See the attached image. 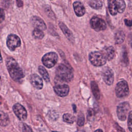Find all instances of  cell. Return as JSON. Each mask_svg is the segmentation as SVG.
Returning <instances> with one entry per match:
<instances>
[{
	"label": "cell",
	"instance_id": "6da1fadb",
	"mask_svg": "<svg viewBox=\"0 0 132 132\" xmlns=\"http://www.w3.org/2000/svg\"><path fill=\"white\" fill-rule=\"evenodd\" d=\"M6 64L9 75L14 81H20L24 77L23 70L14 58H8L6 59Z\"/></svg>",
	"mask_w": 132,
	"mask_h": 132
},
{
	"label": "cell",
	"instance_id": "7a4b0ae2",
	"mask_svg": "<svg viewBox=\"0 0 132 132\" xmlns=\"http://www.w3.org/2000/svg\"><path fill=\"white\" fill-rule=\"evenodd\" d=\"M72 70L68 66L61 64L56 68V76L57 80L62 82H70L73 77Z\"/></svg>",
	"mask_w": 132,
	"mask_h": 132
},
{
	"label": "cell",
	"instance_id": "3957f363",
	"mask_svg": "<svg viewBox=\"0 0 132 132\" xmlns=\"http://www.w3.org/2000/svg\"><path fill=\"white\" fill-rule=\"evenodd\" d=\"M89 59L91 64L95 67L104 65L107 60L104 55L98 52L90 53L89 55Z\"/></svg>",
	"mask_w": 132,
	"mask_h": 132
},
{
	"label": "cell",
	"instance_id": "277c9868",
	"mask_svg": "<svg viewBox=\"0 0 132 132\" xmlns=\"http://www.w3.org/2000/svg\"><path fill=\"white\" fill-rule=\"evenodd\" d=\"M115 92L118 97L122 98L126 96L129 93L128 85L126 80L120 81L116 85Z\"/></svg>",
	"mask_w": 132,
	"mask_h": 132
},
{
	"label": "cell",
	"instance_id": "5b68a950",
	"mask_svg": "<svg viewBox=\"0 0 132 132\" xmlns=\"http://www.w3.org/2000/svg\"><path fill=\"white\" fill-rule=\"evenodd\" d=\"M58 61V56L56 53L50 52L45 54L42 58L43 64L48 68H51L55 66Z\"/></svg>",
	"mask_w": 132,
	"mask_h": 132
},
{
	"label": "cell",
	"instance_id": "8992f818",
	"mask_svg": "<svg viewBox=\"0 0 132 132\" xmlns=\"http://www.w3.org/2000/svg\"><path fill=\"white\" fill-rule=\"evenodd\" d=\"M130 108V106L127 102L120 103L117 107V113L119 119L121 121H125Z\"/></svg>",
	"mask_w": 132,
	"mask_h": 132
},
{
	"label": "cell",
	"instance_id": "52a82bcc",
	"mask_svg": "<svg viewBox=\"0 0 132 132\" xmlns=\"http://www.w3.org/2000/svg\"><path fill=\"white\" fill-rule=\"evenodd\" d=\"M90 24L91 27L95 31H100L105 30L107 25L104 20L97 16H93L90 20Z\"/></svg>",
	"mask_w": 132,
	"mask_h": 132
},
{
	"label": "cell",
	"instance_id": "ba28073f",
	"mask_svg": "<svg viewBox=\"0 0 132 132\" xmlns=\"http://www.w3.org/2000/svg\"><path fill=\"white\" fill-rule=\"evenodd\" d=\"M6 44L8 48L11 51H14V50L21 45V42L20 38L14 34H10L8 35Z\"/></svg>",
	"mask_w": 132,
	"mask_h": 132
},
{
	"label": "cell",
	"instance_id": "9c48e42d",
	"mask_svg": "<svg viewBox=\"0 0 132 132\" xmlns=\"http://www.w3.org/2000/svg\"><path fill=\"white\" fill-rule=\"evenodd\" d=\"M13 111L18 118L21 121H24L27 117V113L26 109L20 104L16 103L12 107Z\"/></svg>",
	"mask_w": 132,
	"mask_h": 132
},
{
	"label": "cell",
	"instance_id": "30bf717a",
	"mask_svg": "<svg viewBox=\"0 0 132 132\" xmlns=\"http://www.w3.org/2000/svg\"><path fill=\"white\" fill-rule=\"evenodd\" d=\"M103 80L107 85H111L114 80V74L112 70L109 67H105L102 71Z\"/></svg>",
	"mask_w": 132,
	"mask_h": 132
},
{
	"label": "cell",
	"instance_id": "8fae6325",
	"mask_svg": "<svg viewBox=\"0 0 132 132\" xmlns=\"http://www.w3.org/2000/svg\"><path fill=\"white\" fill-rule=\"evenodd\" d=\"M54 90L58 96L64 97L68 94L70 88L69 86L66 84H60L54 86Z\"/></svg>",
	"mask_w": 132,
	"mask_h": 132
},
{
	"label": "cell",
	"instance_id": "7c38bea8",
	"mask_svg": "<svg viewBox=\"0 0 132 132\" xmlns=\"http://www.w3.org/2000/svg\"><path fill=\"white\" fill-rule=\"evenodd\" d=\"M29 80L32 86L37 89L40 90L43 86V80L42 78L37 74H34L30 75Z\"/></svg>",
	"mask_w": 132,
	"mask_h": 132
},
{
	"label": "cell",
	"instance_id": "4fadbf2b",
	"mask_svg": "<svg viewBox=\"0 0 132 132\" xmlns=\"http://www.w3.org/2000/svg\"><path fill=\"white\" fill-rule=\"evenodd\" d=\"M31 22L35 28H38L42 30L46 29V25L43 20L37 16H33L31 18Z\"/></svg>",
	"mask_w": 132,
	"mask_h": 132
},
{
	"label": "cell",
	"instance_id": "5bb4252c",
	"mask_svg": "<svg viewBox=\"0 0 132 132\" xmlns=\"http://www.w3.org/2000/svg\"><path fill=\"white\" fill-rule=\"evenodd\" d=\"M74 12L77 16H82L85 13V8L83 4L78 1H76L73 3Z\"/></svg>",
	"mask_w": 132,
	"mask_h": 132
},
{
	"label": "cell",
	"instance_id": "9a60e30c",
	"mask_svg": "<svg viewBox=\"0 0 132 132\" xmlns=\"http://www.w3.org/2000/svg\"><path fill=\"white\" fill-rule=\"evenodd\" d=\"M59 25L60 28H61V30L63 31L64 35L66 36V37L69 40V41L71 42H73L74 40V36L71 31V30L68 28V27L63 23L61 22H60L59 23Z\"/></svg>",
	"mask_w": 132,
	"mask_h": 132
},
{
	"label": "cell",
	"instance_id": "2e32d148",
	"mask_svg": "<svg viewBox=\"0 0 132 132\" xmlns=\"http://www.w3.org/2000/svg\"><path fill=\"white\" fill-rule=\"evenodd\" d=\"M108 7L110 13L112 15H116L118 11V6L116 0H108Z\"/></svg>",
	"mask_w": 132,
	"mask_h": 132
},
{
	"label": "cell",
	"instance_id": "e0dca14e",
	"mask_svg": "<svg viewBox=\"0 0 132 132\" xmlns=\"http://www.w3.org/2000/svg\"><path fill=\"white\" fill-rule=\"evenodd\" d=\"M103 55L107 60H111L114 57L115 50L113 47L109 46L104 50Z\"/></svg>",
	"mask_w": 132,
	"mask_h": 132
},
{
	"label": "cell",
	"instance_id": "ac0fdd59",
	"mask_svg": "<svg viewBox=\"0 0 132 132\" xmlns=\"http://www.w3.org/2000/svg\"><path fill=\"white\" fill-rule=\"evenodd\" d=\"M125 37V34L122 30L117 31L114 36V40L116 44H121L124 41Z\"/></svg>",
	"mask_w": 132,
	"mask_h": 132
},
{
	"label": "cell",
	"instance_id": "d6986e66",
	"mask_svg": "<svg viewBox=\"0 0 132 132\" xmlns=\"http://www.w3.org/2000/svg\"><path fill=\"white\" fill-rule=\"evenodd\" d=\"M38 71L42 78L44 79V80L46 82H48L50 81V78L48 73L45 69V68L43 67V66L40 65L38 67Z\"/></svg>",
	"mask_w": 132,
	"mask_h": 132
},
{
	"label": "cell",
	"instance_id": "ffe728a7",
	"mask_svg": "<svg viewBox=\"0 0 132 132\" xmlns=\"http://www.w3.org/2000/svg\"><path fill=\"white\" fill-rule=\"evenodd\" d=\"M91 88L92 91V93L95 96V97L98 100L100 98V92L98 88V87L97 85V84L93 81L91 82Z\"/></svg>",
	"mask_w": 132,
	"mask_h": 132
},
{
	"label": "cell",
	"instance_id": "44dd1931",
	"mask_svg": "<svg viewBox=\"0 0 132 132\" xmlns=\"http://www.w3.org/2000/svg\"><path fill=\"white\" fill-rule=\"evenodd\" d=\"M89 6L93 9H99L103 6V2L102 0H91L89 2Z\"/></svg>",
	"mask_w": 132,
	"mask_h": 132
},
{
	"label": "cell",
	"instance_id": "7402d4cb",
	"mask_svg": "<svg viewBox=\"0 0 132 132\" xmlns=\"http://www.w3.org/2000/svg\"><path fill=\"white\" fill-rule=\"evenodd\" d=\"M9 123V119L7 113L4 112L3 111H1V126H6Z\"/></svg>",
	"mask_w": 132,
	"mask_h": 132
},
{
	"label": "cell",
	"instance_id": "603a6c76",
	"mask_svg": "<svg viewBox=\"0 0 132 132\" xmlns=\"http://www.w3.org/2000/svg\"><path fill=\"white\" fill-rule=\"evenodd\" d=\"M44 34L42 30L38 28H35L32 31V36L37 39H42L44 37Z\"/></svg>",
	"mask_w": 132,
	"mask_h": 132
},
{
	"label": "cell",
	"instance_id": "cb8c5ba5",
	"mask_svg": "<svg viewBox=\"0 0 132 132\" xmlns=\"http://www.w3.org/2000/svg\"><path fill=\"white\" fill-rule=\"evenodd\" d=\"M117 6H118V11L119 13H123L125 10L126 7V4L124 0H116Z\"/></svg>",
	"mask_w": 132,
	"mask_h": 132
},
{
	"label": "cell",
	"instance_id": "d4e9b609",
	"mask_svg": "<svg viewBox=\"0 0 132 132\" xmlns=\"http://www.w3.org/2000/svg\"><path fill=\"white\" fill-rule=\"evenodd\" d=\"M63 120L66 123L72 124L75 121V117L70 113H65L63 116Z\"/></svg>",
	"mask_w": 132,
	"mask_h": 132
},
{
	"label": "cell",
	"instance_id": "484cf974",
	"mask_svg": "<svg viewBox=\"0 0 132 132\" xmlns=\"http://www.w3.org/2000/svg\"><path fill=\"white\" fill-rule=\"evenodd\" d=\"M127 125L129 131H132V111H130L128 113Z\"/></svg>",
	"mask_w": 132,
	"mask_h": 132
},
{
	"label": "cell",
	"instance_id": "4316f807",
	"mask_svg": "<svg viewBox=\"0 0 132 132\" xmlns=\"http://www.w3.org/2000/svg\"><path fill=\"white\" fill-rule=\"evenodd\" d=\"M77 123L78 125H79V126H82V125H84L85 123V117L82 113H80L79 114Z\"/></svg>",
	"mask_w": 132,
	"mask_h": 132
},
{
	"label": "cell",
	"instance_id": "83f0119b",
	"mask_svg": "<svg viewBox=\"0 0 132 132\" xmlns=\"http://www.w3.org/2000/svg\"><path fill=\"white\" fill-rule=\"evenodd\" d=\"M45 11L46 12V14L48 15L49 17L52 18V19H55V16L54 13L53 12L52 10H51V8L49 7H46L45 8Z\"/></svg>",
	"mask_w": 132,
	"mask_h": 132
},
{
	"label": "cell",
	"instance_id": "f1b7e54d",
	"mask_svg": "<svg viewBox=\"0 0 132 132\" xmlns=\"http://www.w3.org/2000/svg\"><path fill=\"white\" fill-rule=\"evenodd\" d=\"M11 4V0H3L2 2V5L5 8L9 7Z\"/></svg>",
	"mask_w": 132,
	"mask_h": 132
},
{
	"label": "cell",
	"instance_id": "f546056e",
	"mask_svg": "<svg viewBox=\"0 0 132 132\" xmlns=\"http://www.w3.org/2000/svg\"><path fill=\"white\" fill-rule=\"evenodd\" d=\"M22 130L23 131H32L31 128L27 124H23L22 125Z\"/></svg>",
	"mask_w": 132,
	"mask_h": 132
},
{
	"label": "cell",
	"instance_id": "4dcf8cb0",
	"mask_svg": "<svg viewBox=\"0 0 132 132\" xmlns=\"http://www.w3.org/2000/svg\"><path fill=\"white\" fill-rule=\"evenodd\" d=\"M5 19V12L3 9H1V22H2Z\"/></svg>",
	"mask_w": 132,
	"mask_h": 132
},
{
	"label": "cell",
	"instance_id": "1f68e13d",
	"mask_svg": "<svg viewBox=\"0 0 132 132\" xmlns=\"http://www.w3.org/2000/svg\"><path fill=\"white\" fill-rule=\"evenodd\" d=\"M125 23L127 26H132V20H129L127 19H125L124 20Z\"/></svg>",
	"mask_w": 132,
	"mask_h": 132
},
{
	"label": "cell",
	"instance_id": "d6a6232c",
	"mask_svg": "<svg viewBox=\"0 0 132 132\" xmlns=\"http://www.w3.org/2000/svg\"><path fill=\"white\" fill-rule=\"evenodd\" d=\"M16 5L19 7H21L23 6V3L22 0H16Z\"/></svg>",
	"mask_w": 132,
	"mask_h": 132
},
{
	"label": "cell",
	"instance_id": "836d02e7",
	"mask_svg": "<svg viewBox=\"0 0 132 132\" xmlns=\"http://www.w3.org/2000/svg\"><path fill=\"white\" fill-rule=\"evenodd\" d=\"M115 127H116V129H117L118 131H124V130L121 127H120L117 124V123H116V124H115Z\"/></svg>",
	"mask_w": 132,
	"mask_h": 132
},
{
	"label": "cell",
	"instance_id": "e575fe53",
	"mask_svg": "<svg viewBox=\"0 0 132 132\" xmlns=\"http://www.w3.org/2000/svg\"><path fill=\"white\" fill-rule=\"evenodd\" d=\"M129 8L132 10V0H128Z\"/></svg>",
	"mask_w": 132,
	"mask_h": 132
},
{
	"label": "cell",
	"instance_id": "d590c367",
	"mask_svg": "<svg viewBox=\"0 0 132 132\" xmlns=\"http://www.w3.org/2000/svg\"><path fill=\"white\" fill-rule=\"evenodd\" d=\"M96 131H102V129H97V130H96Z\"/></svg>",
	"mask_w": 132,
	"mask_h": 132
}]
</instances>
